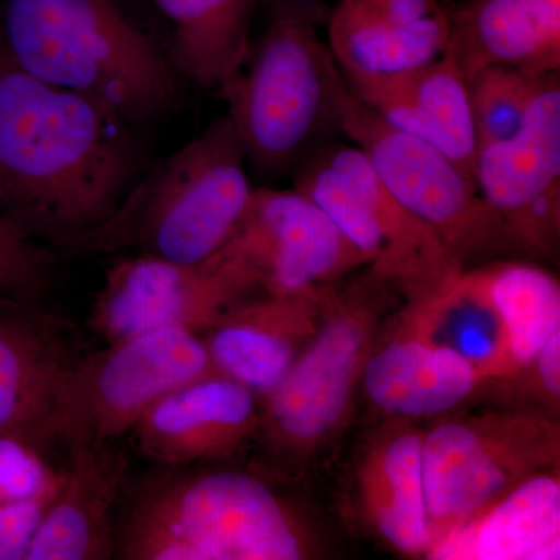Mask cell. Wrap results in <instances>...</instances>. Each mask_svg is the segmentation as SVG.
<instances>
[{
  "label": "cell",
  "instance_id": "cell-17",
  "mask_svg": "<svg viewBox=\"0 0 560 560\" xmlns=\"http://www.w3.org/2000/svg\"><path fill=\"white\" fill-rule=\"evenodd\" d=\"M327 35L346 79L389 75L442 57L451 20L441 0H340Z\"/></svg>",
  "mask_w": 560,
  "mask_h": 560
},
{
  "label": "cell",
  "instance_id": "cell-9",
  "mask_svg": "<svg viewBox=\"0 0 560 560\" xmlns=\"http://www.w3.org/2000/svg\"><path fill=\"white\" fill-rule=\"evenodd\" d=\"M340 131L366 154L386 189L440 235L460 271L517 256L477 184L436 147L390 127L350 90Z\"/></svg>",
  "mask_w": 560,
  "mask_h": 560
},
{
  "label": "cell",
  "instance_id": "cell-28",
  "mask_svg": "<svg viewBox=\"0 0 560 560\" xmlns=\"http://www.w3.org/2000/svg\"><path fill=\"white\" fill-rule=\"evenodd\" d=\"M61 481L62 467L51 466L38 442L0 433V504L51 500Z\"/></svg>",
  "mask_w": 560,
  "mask_h": 560
},
{
  "label": "cell",
  "instance_id": "cell-27",
  "mask_svg": "<svg viewBox=\"0 0 560 560\" xmlns=\"http://www.w3.org/2000/svg\"><path fill=\"white\" fill-rule=\"evenodd\" d=\"M539 81L511 66H489L471 77L469 97L478 147L503 142L521 131Z\"/></svg>",
  "mask_w": 560,
  "mask_h": 560
},
{
  "label": "cell",
  "instance_id": "cell-4",
  "mask_svg": "<svg viewBox=\"0 0 560 560\" xmlns=\"http://www.w3.org/2000/svg\"><path fill=\"white\" fill-rule=\"evenodd\" d=\"M329 13L320 0H270L259 43L219 88L246 160L261 172L300 165L340 130L350 88L319 36Z\"/></svg>",
  "mask_w": 560,
  "mask_h": 560
},
{
  "label": "cell",
  "instance_id": "cell-2",
  "mask_svg": "<svg viewBox=\"0 0 560 560\" xmlns=\"http://www.w3.org/2000/svg\"><path fill=\"white\" fill-rule=\"evenodd\" d=\"M114 558L301 560L315 534L289 497L242 470L165 467L121 499Z\"/></svg>",
  "mask_w": 560,
  "mask_h": 560
},
{
  "label": "cell",
  "instance_id": "cell-18",
  "mask_svg": "<svg viewBox=\"0 0 560 560\" xmlns=\"http://www.w3.org/2000/svg\"><path fill=\"white\" fill-rule=\"evenodd\" d=\"M423 433L415 420L389 418L364 442L352 478L360 521L393 550L410 558H425L430 545Z\"/></svg>",
  "mask_w": 560,
  "mask_h": 560
},
{
  "label": "cell",
  "instance_id": "cell-29",
  "mask_svg": "<svg viewBox=\"0 0 560 560\" xmlns=\"http://www.w3.org/2000/svg\"><path fill=\"white\" fill-rule=\"evenodd\" d=\"M50 268V249L0 215V301L39 305Z\"/></svg>",
  "mask_w": 560,
  "mask_h": 560
},
{
  "label": "cell",
  "instance_id": "cell-22",
  "mask_svg": "<svg viewBox=\"0 0 560 560\" xmlns=\"http://www.w3.org/2000/svg\"><path fill=\"white\" fill-rule=\"evenodd\" d=\"M559 467V466H558ZM558 467L537 471L430 545L434 560L560 558Z\"/></svg>",
  "mask_w": 560,
  "mask_h": 560
},
{
  "label": "cell",
  "instance_id": "cell-31",
  "mask_svg": "<svg viewBox=\"0 0 560 560\" xmlns=\"http://www.w3.org/2000/svg\"><path fill=\"white\" fill-rule=\"evenodd\" d=\"M523 371L529 372V390L541 400L544 410L555 415L560 399V330L545 342L533 363Z\"/></svg>",
  "mask_w": 560,
  "mask_h": 560
},
{
  "label": "cell",
  "instance_id": "cell-1",
  "mask_svg": "<svg viewBox=\"0 0 560 560\" xmlns=\"http://www.w3.org/2000/svg\"><path fill=\"white\" fill-rule=\"evenodd\" d=\"M138 130L0 49V215L33 241L75 249L142 175Z\"/></svg>",
  "mask_w": 560,
  "mask_h": 560
},
{
  "label": "cell",
  "instance_id": "cell-14",
  "mask_svg": "<svg viewBox=\"0 0 560 560\" xmlns=\"http://www.w3.org/2000/svg\"><path fill=\"white\" fill-rule=\"evenodd\" d=\"M316 150L366 212L374 241L368 271L393 285L408 304L436 296L463 272L440 235L386 189L359 147L324 143Z\"/></svg>",
  "mask_w": 560,
  "mask_h": 560
},
{
  "label": "cell",
  "instance_id": "cell-32",
  "mask_svg": "<svg viewBox=\"0 0 560 560\" xmlns=\"http://www.w3.org/2000/svg\"><path fill=\"white\" fill-rule=\"evenodd\" d=\"M441 2H444V3H452L453 0H441Z\"/></svg>",
  "mask_w": 560,
  "mask_h": 560
},
{
  "label": "cell",
  "instance_id": "cell-11",
  "mask_svg": "<svg viewBox=\"0 0 560 560\" xmlns=\"http://www.w3.org/2000/svg\"><path fill=\"white\" fill-rule=\"evenodd\" d=\"M260 294L300 296L364 267L363 254L298 190L257 189L224 243Z\"/></svg>",
  "mask_w": 560,
  "mask_h": 560
},
{
  "label": "cell",
  "instance_id": "cell-12",
  "mask_svg": "<svg viewBox=\"0 0 560 560\" xmlns=\"http://www.w3.org/2000/svg\"><path fill=\"white\" fill-rule=\"evenodd\" d=\"M475 184L518 254L555 259L560 238V80L541 77L521 131L478 147Z\"/></svg>",
  "mask_w": 560,
  "mask_h": 560
},
{
  "label": "cell",
  "instance_id": "cell-6",
  "mask_svg": "<svg viewBox=\"0 0 560 560\" xmlns=\"http://www.w3.org/2000/svg\"><path fill=\"white\" fill-rule=\"evenodd\" d=\"M397 293L371 271L341 289L327 287L318 329L261 399L256 440L279 469L304 466L345 429L364 364Z\"/></svg>",
  "mask_w": 560,
  "mask_h": 560
},
{
  "label": "cell",
  "instance_id": "cell-30",
  "mask_svg": "<svg viewBox=\"0 0 560 560\" xmlns=\"http://www.w3.org/2000/svg\"><path fill=\"white\" fill-rule=\"evenodd\" d=\"M50 501L0 504V560H25Z\"/></svg>",
  "mask_w": 560,
  "mask_h": 560
},
{
  "label": "cell",
  "instance_id": "cell-13",
  "mask_svg": "<svg viewBox=\"0 0 560 560\" xmlns=\"http://www.w3.org/2000/svg\"><path fill=\"white\" fill-rule=\"evenodd\" d=\"M259 400L231 378L202 375L151 405L131 430L136 447L162 467L230 459L256 441Z\"/></svg>",
  "mask_w": 560,
  "mask_h": 560
},
{
  "label": "cell",
  "instance_id": "cell-16",
  "mask_svg": "<svg viewBox=\"0 0 560 560\" xmlns=\"http://www.w3.org/2000/svg\"><path fill=\"white\" fill-rule=\"evenodd\" d=\"M130 460L116 442L68 448L55 493L25 560L114 559L116 508L128 489Z\"/></svg>",
  "mask_w": 560,
  "mask_h": 560
},
{
  "label": "cell",
  "instance_id": "cell-21",
  "mask_svg": "<svg viewBox=\"0 0 560 560\" xmlns=\"http://www.w3.org/2000/svg\"><path fill=\"white\" fill-rule=\"evenodd\" d=\"M445 57L469 83L489 66L534 79L560 70V0H463L448 11Z\"/></svg>",
  "mask_w": 560,
  "mask_h": 560
},
{
  "label": "cell",
  "instance_id": "cell-8",
  "mask_svg": "<svg viewBox=\"0 0 560 560\" xmlns=\"http://www.w3.org/2000/svg\"><path fill=\"white\" fill-rule=\"evenodd\" d=\"M208 374L197 331L161 329L108 342L62 374L40 442L66 448L116 442L168 390Z\"/></svg>",
  "mask_w": 560,
  "mask_h": 560
},
{
  "label": "cell",
  "instance_id": "cell-7",
  "mask_svg": "<svg viewBox=\"0 0 560 560\" xmlns=\"http://www.w3.org/2000/svg\"><path fill=\"white\" fill-rule=\"evenodd\" d=\"M559 458V420L539 408L441 419L422 442L430 545Z\"/></svg>",
  "mask_w": 560,
  "mask_h": 560
},
{
  "label": "cell",
  "instance_id": "cell-15",
  "mask_svg": "<svg viewBox=\"0 0 560 560\" xmlns=\"http://www.w3.org/2000/svg\"><path fill=\"white\" fill-rule=\"evenodd\" d=\"M326 289L300 296L256 294L232 305L201 334L212 371L264 399L318 329Z\"/></svg>",
  "mask_w": 560,
  "mask_h": 560
},
{
  "label": "cell",
  "instance_id": "cell-20",
  "mask_svg": "<svg viewBox=\"0 0 560 560\" xmlns=\"http://www.w3.org/2000/svg\"><path fill=\"white\" fill-rule=\"evenodd\" d=\"M478 371L455 350L433 345L397 319L378 335L361 386L389 418L429 419L451 415L482 385Z\"/></svg>",
  "mask_w": 560,
  "mask_h": 560
},
{
  "label": "cell",
  "instance_id": "cell-3",
  "mask_svg": "<svg viewBox=\"0 0 560 560\" xmlns=\"http://www.w3.org/2000/svg\"><path fill=\"white\" fill-rule=\"evenodd\" d=\"M0 49L35 79L102 103L136 128L178 97L171 58L114 0H3Z\"/></svg>",
  "mask_w": 560,
  "mask_h": 560
},
{
  "label": "cell",
  "instance_id": "cell-26",
  "mask_svg": "<svg viewBox=\"0 0 560 560\" xmlns=\"http://www.w3.org/2000/svg\"><path fill=\"white\" fill-rule=\"evenodd\" d=\"M474 268L503 320L517 375L560 330L559 280L529 261L500 259Z\"/></svg>",
  "mask_w": 560,
  "mask_h": 560
},
{
  "label": "cell",
  "instance_id": "cell-19",
  "mask_svg": "<svg viewBox=\"0 0 560 560\" xmlns=\"http://www.w3.org/2000/svg\"><path fill=\"white\" fill-rule=\"evenodd\" d=\"M346 80L386 124L436 147L475 183L478 143L469 83L451 58L442 55L404 72Z\"/></svg>",
  "mask_w": 560,
  "mask_h": 560
},
{
  "label": "cell",
  "instance_id": "cell-5",
  "mask_svg": "<svg viewBox=\"0 0 560 560\" xmlns=\"http://www.w3.org/2000/svg\"><path fill=\"white\" fill-rule=\"evenodd\" d=\"M246 153L230 117L143 172L119 209L73 250L131 249L175 264L208 260L248 206Z\"/></svg>",
  "mask_w": 560,
  "mask_h": 560
},
{
  "label": "cell",
  "instance_id": "cell-25",
  "mask_svg": "<svg viewBox=\"0 0 560 560\" xmlns=\"http://www.w3.org/2000/svg\"><path fill=\"white\" fill-rule=\"evenodd\" d=\"M259 0H156L171 22V62L179 79L220 88L241 69Z\"/></svg>",
  "mask_w": 560,
  "mask_h": 560
},
{
  "label": "cell",
  "instance_id": "cell-24",
  "mask_svg": "<svg viewBox=\"0 0 560 560\" xmlns=\"http://www.w3.org/2000/svg\"><path fill=\"white\" fill-rule=\"evenodd\" d=\"M400 320L419 337L463 355L485 383L515 375L506 329L477 268L459 272L436 296L408 304Z\"/></svg>",
  "mask_w": 560,
  "mask_h": 560
},
{
  "label": "cell",
  "instance_id": "cell-23",
  "mask_svg": "<svg viewBox=\"0 0 560 560\" xmlns=\"http://www.w3.org/2000/svg\"><path fill=\"white\" fill-rule=\"evenodd\" d=\"M77 359L39 305L0 301V433L43 444L55 390Z\"/></svg>",
  "mask_w": 560,
  "mask_h": 560
},
{
  "label": "cell",
  "instance_id": "cell-10",
  "mask_svg": "<svg viewBox=\"0 0 560 560\" xmlns=\"http://www.w3.org/2000/svg\"><path fill=\"white\" fill-rule=\"evenodd\" d=\"M256 294L224 248L197 265L136 254L117 261L106 275L90 324L106 342L161 329L201 335L232 305Z\"/></svg>",
  "mask_w": 560,
  "mask_h": 560
}]
</instances>
